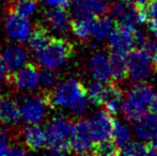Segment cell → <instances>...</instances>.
Listing matches in <instances>:
<instances>
[{
    "label": "cell",
    "mask_w": 157,
    "mask_h": 156,
    "mask_svg": "<svg viewBox=\"0 0 157 156\" xmlns=\"http://www.w3.org/2000/svg\"><path fill=\"white\" fill-rule=\"evenodd\" d=\"M74 121L58 117L47 124L45 146L48 154H68L71 153L70 141L74 131Z\"/></svg>",
    "instance_id": "cell-1"
},
{
    "label": "cell",
    "mask_w": 157,
    "mask_h": 156,
    "mask_svg": "<svg viewBox=\"0 0 157 156\" xmlns=\"http://www.w3.org/2000/svg\"><path fill=\"white\" fill-rule=\"evenodd\" d=\"M42 91L45 93L49 108H71L80 98L87 96V88L80 81L75 79H67L63 81L55 90Z\"/></svg>",
    "instance_id": "cell-2"
},
{
    "label": "cell",
    "mask_w": 157,
    "mask_h": 156,
    "mask_svg": "<svg viewBox=\"0 0 157 156\" xmlns=\"http://www.w3.org/2000/svg\"><path fill=\"white\" fill-rule=\"evenodd\" d=\"M74 54V45L67 40L52 36L47 45L36 52L37 61L45 67L56 70L68 60Z\"/></svg>",
    "instance_id": "cell-3"
},
{
    "label": "cell",
    "mask_w": 157,
    "mask_h": 156,
    "mask_svg": "<svg viewBox=\"0 0 157 156\" xmlns=\"http://www.w3.org/2000/svg\"><path fill=\"white\" fill-rule=\"evenodd\" d=\"M116 26L136 29L138 25L147 21L144 8H138L130 0H116L108 6Z\"/></svg>",
    "instance_id": "cell-4"
},
{
    "label": "cell",
    "mask_w": 157,
    "mask_h": 156,
    "mask_svg": "<svg viewBox=\"0 0 157 156\" xmlns=\"http://www.w3.org/2000/svg\"><path fill=\"white\" fill-rule=\"evenodd\" d=\"M127 78L134 82H143L151 76L153 71L150 51L135 48L126 55Z\"/></svg>",
    "instance_id": "cell-5"
},
{
    "label": "cell",
    "mask_w": 157,
    "mask_h": 156,
    "mask_svg": "<svg viewBox=\"0 0 157 156\" xmlns=\"http://www.w3.org/2000/svg\"><path fill=\"white\" fill-rule=\"evenodd\" d=\"M48 106L46 95L41 90L40 93L31 94L21 101V117L28 124H40L46 118L47 115Z\"/></svg>",
    "instance_id": "cell-6"
},
{
    "label": "cell",
    "mask_w": 157,
    "mask_h": 156,
    "mask_svg": "<svg viewBox=\"0 0 157 156\" xmlns=\"http://www.w3.org/2000/svg\"><path fill=\"white\" fill-rule=\"evenodd\" d=\"M4 79L10 87L19 91H33L39 85V69L34 63H26L17 71L8 73Z\"/></svg>",
    "instance_id": "cell-7"
},
{
    "label": "cell",
    "mask_w": 157,
    "mask_h": 156,
    "mask_svg": "<svg viewBox=\"0 0 157 156\" xmlns=\"http://www.w3.org/2000/svg\"><path fill=\"white\" fill-rule=\"evenodd\" d=\"M71 153L75 154H92L94 148V141L88 122L86 120H78L74 123V131L70 141Z\"/></svg>",
    "instance_id": "cell-8"
},
{
    "label": "cell",
    "mask_w": 157,
    "mask_h": 156,
    "mask_svg": "<svg viewBox=\"0 0 157 156\" xmlns=\"http://www.w3.org/2000/svg\"><path fill=\"white\" fill-rule=\"evenodd\" d=\"M94 143L104 141L111 138L112 127H113V119L111 115L106 110H101L95 112L88 122Z\"/></svg>",
    "instance_id": "cell-9"
},
{
    "label": "cell",
    "mask_w": 157,
    "mask_h": 156,
    "mask_svg": "<svg viewBox=\"0 0 157 156\" xmlns=\"http://www.w3.org/2000/svg\"><path fill=\"white\" fill-rule=\"evenodd\" d=\"M135 33L136 29L123 26H116L109 36L108 46L112 52L127 55L135 47Z\"/></svg>",
    "instance_id": "cell-10"
},
{
    "label": "cell",
    "mask_w": 157,
    "mask_h": 156,
    "mask_svg": "<svg viewBox=\"0 0 157 156\" xmlns=\"http://www.w3.org/2000/svg\"><path fill=\"white\" fill-rule=\"evenodd\" d=\"M72 11L75 18L101 17L108 13L104 0H72Z\"/></svg>",
    "instance_id": "cell-11"
},
{
    "label": "cell",
    "mask_w": 157,
    "mask_h": 156,
    "mask_svg": "<svg viewBox=\"0 0 157 156\" xmlns=\"http://www.w3.org/2000/svg\"><path fill=\"white\" fill-rule=\"evenodd\" d=\"M134 133L139 139L147 142L157 143V116L155 113H147L134 121Z\"/></svg>",
    "instance_id": "cell-12"
},
{
    "label": "cell",
    "mask_w": 157,
    "mask_h": 156,
    "mask_svg": "<svg viewBox=\"0 0 157 156\" xmlns=\"http://www.w3.org/2000/svg\"><path fill=\"white\" fill-rule=\"evenodd\" d=\"M123 96H124V91L117 81H107L105 98H104L103 105H101L104 106V110H106L111 116L117 115L122 106Z\"/></svg>",
    "instance_id": "cell-13"
},
{
    "label": "cell",
    "mask_w": 157,
    "mask_h": 156,
    "mask_svg": "<svg viewBox=\"0 0 157 156\" xmlns=\"http://www.w3.org/2000/svg\"><path fill=\"white\" fill-rule=\"evenodd\" d=\"M2 58L6 65L8 73L15 72L23 67L27 63L28 54L27 50L23 47L21 45H8L2 51Z\"/></svg>",
    "instance_id": "cell-14"
},
{
    "label": "cell",
    "mask_w": 157,
    "mask_h": 156,
    "mask_svg": "<svg viewBox=\"0 0 157 156\" xmlns=\"http://www.w3.org/2000/svg\"><path fill=\"white\" fill-rule=\"evenodd\" d=\"M6 30L12 39L18 42H25L31 33V24L27 18L10 14L6 21Z\"/></svg>",
    "instance_id": "cell-15"
},
{
    "label": "cell",
    "mask_w": 157,
    "mask_h": 156,
    "mask_svg": "<svg viewBox=\"0 0 157 156\" xmlns=\"http://www.w3.org/2000/svg\"><path fill=\"white\" fill-rule=\"evenodd\" d=\"M21 137H23L24 143L29 152H37L45 146L46 133L37 124L26 126L21 133Z\"/></svg>",
    "instance_id": "cell-16"
},
{
    "label": "cell",
    "mask_w": 157,
    "mask_h": 156,
    "mask_svg": "<svg viewBox=\"0 0 157 156\" xmlns=\"http://www.w3.org/2000/svg\"><path fill=\"white\" fill-rule=\"evenodd\" d=\"M44 15L48 26L56 31L66 33L71 29V15L65 8L48 9L45 11Z\"/></svg>",
    "instance_id": "cell-17"
},
{
    "label": "cell",
    "mask_w": 157,
    "mask_h": 156,
    "mask_svg": "<svg viewBox=\"0 0 157 156\" xmlns=\"http://www.w3.org/2000/svg\"><path fill=\"white\" fill-rule=\"evenodd\" d=\"M90 72L96 81L107 82L111 80L109 55L98 52L90 59Z\"/></svg>",
    "instance_id": "cell-18"
},
{
    "label": "cell",
    "mask_w": 157,
    "mask_h": 156,
    "mask_svg": "<svg viewBox=\"0 0 157 156\" xmlns=\"http://www.w3.org/2000/svg\"><path fill=\"white\" fill-rule=\"evenodd\" d=\"M21 119V112L17 103L10 95L0 96V120L9 127L17 125Z\"/></svg>",
    "instance_id": "cell-19"
},
{
    "label": "cell",
    "mask_w": 157,
    "mask_h": 156,
    "mask_svg": "<svg viewBox=\"0 0 157 156\" xmlns=\"http://www.w3.org/2000/svg\"><path fill=\"white\" fill-rule=\"evenodd\" d=\"M95 18L96 17L71 19V30L80 41L90 42L92 40Z\"/></svg>",
    "instance_id": "cell-20"
},
{
    "label": "cell",
    "mask_w": 157,
    "mask_h": 156,
    "mask_svg": "<svg viewBox=\"0 0 157 156\" xmlns=\"http://www.w3.org/2000/svg\"><path fill=\"white\" fill-rule=\"evenodd\" d=\"M50 38H52V36H50L48 28L46 26H44L43 24H35L34 28L28 38L31 50L34 54L39 52L47 45Z\"/></svg>",
    "instance_id": "cell-21"
},
{
    "label": "cell",
    "mask_w": 157,
    "mask_h": 156,
    "mask_svg": "<svg viewBox=\"0 0 157 156\" xmlns=\"http://www.w3.org/2000/svg\"><path fill=\"white\" fill-rule=\"evenodd\" d=\"M40 0H11L9 3V14L28 18L37 10Z\"/></svg>",
    "instance_id": "cell-22"
},
{
    "label": "cell",
    "mask_w": 157,
    "mask_h": 156,
    "mask_svg": "<svg viewBox=\"0 0 157 156\" xmlns=\"http://www.w3.org/2000/svg\"><path fill=\"white\" fill-rule=\"evenodd\" d=\"M121 108H122L123 115H124V118L126 120L129 121V122H134L147 112V107L139 101H137L136 98L127 95L125 100L123 101Z\"/></svg>",
    "instance_id": "cell-23"
},
{
    "label": "cell",
    "mask_w": 157,
    "mask_h": 156,
    "mask_svg": "<svg viewBox=\"0 0 157 156\" xmlns=\"http://www.w3.org/2000/svg\"><path fill=\"white\" fill-rule=\"evenodd\" d=\"M110 71H111V80L120 82L123 79L127 78V65H126V56L118 52H112L109 55Z\"/></svg>",
    "instance_id": "cell-24"
},
{
    "label": "cell",
    "mask_w": 157,
    "mask_h": 156,
    "mask_svg": "<svg viewBox=\"0 0 157 156\" xmlns=\"http://www.w3.org/2000/svg\"><path fill=\"white\" fill-rule=\"evenodd\" d=\"M114 29V21L106 15L96 17L94 21L92 40L96 42H103L109 38L111 32Z\"/></svg>",
    "instance_id": "cell-25"
},
{
    "label": "cell",
    "mask_w": 157,
    "mask_h": 156,
    "mask_svg": "<svg viewBox=\"0 0 157 156\" xmlns=\"http://www.w3.org/2000/svg\"><path fill=\"white\" fill-rule=\"evenodd\" d=\"M112 140L117 143V146L119 148H122L125 144H127L128 142H130V131H128V128L122 124L119 121L113 120V127H112V134H111Z\"/></svg>",
    "instance_id": "cell-26"
},
{
    "label": "cell",
    "mask_w": 157,
    "mask_h": 156,
    "mask_svg": "<svg viewBox=\"0 0 157 156\" xmlns=\"http://www.w3.org/2000/svg\"><path fill=\"white\" fill-rule=\"evenodd\" d=\"M106 93V82L96 81L93 82L89 88V91L87 90V95L89 98V102L96 106H101L105 98Z\"/></svg>",
    "instance_id": "cell-27"
},
{
    "label": "cell",
    "mask_w": 157,
    "mask_h": 156,
    "mask_svg": "<svg viewBox=\"0 0 157 156\" xmlns=\"http://www.w3.org/2000/svg\"><path fill=\"white\" fill-rule=\"evenodd\" d=\"M92 154L105 155V156L119 155L120 154V148H119V146H117L116 142L110 138V139L94 143V148H93V151H92Z\"/></svg>",
    "instance_id": "cell-28"
},
{
    "label": "cell",
    "mask_w": 157,
    "mask_h": 156,
    "mask_svg": "<svg viewBox=\"0 0 157 156\" xmlns=\"http://www.w3.org/2000/svg\"><path fill=\"white\" fill-rule=\"evenodd\" d=\"M57 82V75L54 72V70L48 69L44 67L39 71V83L41 85L42 90L49 91Z\"/></svg>",
    "instance_id": "cell-29"
},
{
    "label": "cell",
    "mask_w": 157,
    "mask_h": 156,
    "mask_svg": "<svg viewBox=\"0 0 157 156\" xmlns=\"http://www.w3.org/2000/svg\"><path fill=\"white\" fill-rule=\"evenodd\" d=\"M13 127L0 131V155H6L9 146L13 143V139H17L19 134H14L12 131Z\"/></svg>",
    "instance_id": "cell-30"
},
{
    "label": "cell",
    "mask_w": 157,
    "mask_h": 156,
    "mask_svg": "<svg viewBox=\"0 0 157 156\" xmlns=\"http://www.w3.org/2000/svg\"><path fill=\"white\" fill-rule=\"evenodd\" d=\"M120 154L128 156L147 155V146L140 142H128L120 149Z\"/></svg>",
    "instance_id": "cell-31"
},
{
    "label": "cell",
    "mask_w": 157,
    "mask_h": 156,
    "mask_svg": "<svg viewBox=\"0 0 157 156\" xmlns=\"http://www.w3.org/2000/svg\"><path fill=\"white\" fill-rule=\"evenodd\" d=\"M88 107H89V98H88L87 96H83L82 98H80L78 102L75 103V104L71 107V110H72V112L74 113V115L79 116V115H82L88 109Z\"/></svg>",
    "instance_id": "cell-32"
},
{
    "label": "cell",
    "mask_w": 157,
    "mask_h": 156,
    "mask_svg": "<svg viewBox=\"0 0 157 156\" xmlns=\"http://www.w3.org/2000/svg\"><path fill=\"white\" fill-rule=\"evenodd\" d=\"M147 21L157 19V0H149L144 6Z\"/></svg>",
    "instance_id": "cell-33"
},
{
    "label": "cell",
    "mask_w": 157,
    "mask_h": 156,
    "mask_svg": "<svg viewBox=\"0 0 157 156\" xmlns=\"http://www.w3.org/2000/svg\"><path fill=\"white\" fill-rule=\"evenodd\" d=\"M43 2L50 8H67L71 4V0H43Z\"/></svg>",
    "instance_id": "cell-34"
},
{
    "label": "cell",
    "mask_w": 157,
    "mask_h": 156,
    "mask_svg": "<svg viewBox=\"0 0 157 156\" xmlns=\"http://www.w3.org/2000/svg\"><path fill=\"white\" fill-rule=\"evenodd\" d=\"M6 74H8V69H6V65L3 61V58L0 55V80L6 78Z\"/></svg>",
    "instance_id": "cell-35"
},
{
    "label": "cell",
    "mask_w": 157,
    "mask_h": 156,
    "mask_svg": "<svg viewBox=\"0 0 157 156\" xmlns=\"http://www.w3.org/2000/svg\"><path fill=\"white\" fill-rule=\"evenodd\" d=\"M149 21V29L153 36L157 39V19H150Z\"/></svg>",
    "instance_id": "cell-36"
},
{
    "label": "cell",
    "mask_w": 157,
    "mask_h": 156,
    "mask_svg": "<svg viewBox=\"0 0 157 156\" xmlns=\"http://www.w3.org/2000/svg\"><path fill=\"white\" fill-rule=\"evenodd\" d=\"M152 65H153V70L157 72V45L153 49V57H152Z\"/></svg>",
    "instance_id": "cell-37"
},
{
    "label": "cell",
    "mask_w": 157,
    "mask_h": 156,
    "mask_svg": "<svg viewBox=\"0 0 157 156\" xmlns=\"http://www.w3.org/2000/svg\"><path fill=\"white\" fill-rule=\"evenodd\" d=\"M150 108H151L152 112L157 116V94H154V98L152 101L151 105H150Z\"/></svg>",
    "instance_id": "cell-38"
},
{
    "label": "cell",
    "mask_w": 157,
    "mask_h": 156,
    "mask_svg": "<svg viewBox=\"0 0 157 156\" xmlns=\"http://www.w3.org/2000/svg\"><path fill=\"white\" fill-rule=\"evenodd\" d=\"M130 1H132L136 6H138V8H144L145 4L147 3L149 0H130Z\"/></svg>",
    "instance_id": "cell-39"
},
{
    "label": "cell",
    "mask_w": 157,
    "mask_h": 156,
    "mask_svg": "<svg viewBox=\"0 0 157 156\" xmlns=\"http://www.w3.org/2000/svg\"><path fill=\"white\" fill-rule=\"evenodd\" d=\"M0 93H1V86H0Z\"/></svg>",
    "instance_id": "cell-40"
},
{
    "label": "cell",
    "mask_w": 157,
    "mask_h": 156,
    "mask_svg": "<svg viewBox=\"0 0 157 156\" xmlns=\"http://www.w3.org/2000/svg\"><path fill=\"white\" fill-rule=\"evenodd\" d=\"M0 125H1V120H0Z\"/></svg>",
    "instance_id": "cell-41"
},
{
    "label": "cell",
    "mask_w": 157,
    "mask_h": 156,
    "mask_svg": "<svg viewBox=\"0 0 157 156\" xmlns=\"http://www.w3.org/2000/svg\"><path fill=\"white\" fill-rule=\"evenodd\" d=\"M71 1H72V0H71Z\"/></svg>",
    "instance_id": "cell-42"
}]
</instances>
